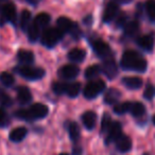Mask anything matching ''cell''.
<instances>
[{"label": "cell", "instance_id": "obj_1", "mask_svg": "<svg viewBox=\"0 0 155 155\" xmlns=\"http://www.w3.org/2000/svg\"><path fill=\"white\" fill-rule=\"evenodd\" d=\"M120 65L124 70H132L137 72H144L148 67L147 61L138 52L133 50H127L123 53Z\"/></svg>", "mask_w": 155, "mask_h": 155}, {"label": "cell", "instance_id": "obj_2", "mask_svg": "<svg viewBox=\"0 0 155 155\" xmlns=\"http://www.w3.org/2000/svg\"><path fill=\"white\" fill-rule=\"evenodd\" d=\"M48 115V107L43 103H34L27 110H18L15 112V117L25 121H33L43 119Z\"/></svg>", "mask_w": 155, "mask_h": 155}, {"label": "cell", "instance_id": "obj_3", "mask_svg": "<svg viewBox=\"0 0 155 155\" xmlns=\"http://www.w3.org/2000/svg\"><path fill=\"white\" fill-rule=\"evenodd\" d=\"M15 72L21 75L24 79L29 81H36L43 79L45 75V70L39 67H32L30 65H21V66L15 67Z\"/></svg>", "mask_w": 155, "mask_h": 155}, {"label": "cell", "instance_id": "obj_4", "mask_svg": "<svg viewBox=\"0 0 155 155\" xmlns=\"http://www.w3.org/2000/svg\"><path fill=\"white\" fill-rule=\"evenodd\" d=\"M64 33L58 28H48L43 31L41 36V41L45 47L53 48L63 38Z\"/></svg>", "mask_w": 155, "mask_h": 155}, {"label": "cell", "instance_id": "obj_5", "mask_svg": "<svg viewBox=\"0 0 155 155\" xmlns=\"http://www.w3.org/2000/svg\"><path fill=\"white\" fill-rule=\"evenodd\" d=\"M105 82L103 80H101V79L91 81V82L87 83L84 91H83L84 97L86 99H95L100 94L103 93L104 89H105Z\"/></svg>", "mask_w": 155, "mask_h": 155}, {"label": "cell", "instance_id": "obj_6", "mask_svg": "<svg viewBox=\"0 0 155 155\" xmlns=\"http://www.w3.org/2000/svg\"><path fill=\"white\" fill-rule=\"evenodd\" d=\"M91 47H93L95 53L99 58H103V60L113 58L112 49L105 41H101V39H95V41H91Z\"/></svg>", "mask_w": 155, "mask_h": 155}, {"label": "cell", "instance_id": "obj_7", "mask_svg": "<svg viewBox=\"0 0 155 155\" xmlns=\"http://www.w3.org/2000/svg\"><path fill=\"white\" fill-rule=\"evenodd\" d=\"M16 20V8L13 3H7L1 9V15H0V25L3 26L7 22L15 24Z\"/></svg>", "mask_w": 155, "mask_h": 155}, {"label": "cell", "instance_id": "obj_8", "mask_svg": "<svg viewBox=\"0 0 155 155\" xmlns=\"http://www.w3.org/2000/svg\"><path fill=\"white\" fill-rule=\"evenodd\" d=\"M101 71L106 75V77L113 80L117 74H118V68H117V65L115 63V60L113 58H106L104 60L103 64L101 66Z\"/></svg>", "mask_w": 155, "mask_h": 155}, {"label": "cell", "instance_id": "obj_9", "mask_svg": "<svg viewBox=\"0 0 155 155\" xmlns=\"http://www.w3.org/2000/svg\"><path fill=\"white\" fill-rule=\"evenodd\" d=\"M79 72H80V69L78 68L75 65H71V64L64 65L58 71V77L64 79V80H72V79L78 77Z\"/></svg>", "mask_w": 155, "mask_h": 155}, {"label": "cell", "instance_id": "obj_10", "mask_svg": "<svg viewBox=\"0 0 155 155\" xmlns=\"http://www.w3.org/2000/svg\"><path fill=\"white\" fill-rule=\"evenodd\" d=\"M118 13H119L118 5L116 2H114V1L108 2L103 12V21L106 22V24L112 22L114 19H116Z\"/></svg>", "mask_w": 155, "mask_h": 155}, {"label": "cell", "instance_id": "obj_11", "mask_svg": "<svg viewBox=\"0 0 155 155\" xmlns=\"http://www.w3.org/2000/svg\"><path fill=\"white\" fill-rule=\"evenodd\" d=\"M122 135V127L119 122L112 123L110 127L107 131V136L105 138V143L110 144L112 142H115L120 136Z\"/></svg>", "mask_w": 155, "mask_h": 155}, {"label": "cell", "instance_id": "obj_12", "mask_svg": "<svg viewBox=\"0 0 155 155\" xmlns=\"http://www.w3.org/2000/svg\"><path fill=\"white\" fill-rule=\"evenodd\" d=\"M58 25V29L60 31H62L63 33H72V31L78 27V25L75 22H73L72 20H70L68 17H60L56 21Z\"/></svg>", "mask_w": 155, "mask_h": 155}, {"label": "cell", "instance_id": "obj_13", "mask_svg": "<svg viewBox=\"0 0 155 155\" xmlns=\"http://www.w3.org/2000/svg\"><path fill=\"white\" fill-rule=\"evenodd\" d=\"M115 142H116V148L119 152L127 153L132 149V140L127 135H123L122 134Z\"/></svg>", "mask_w": 155, "mask_h": 155}, {"label": "cell", "instance_id": "obj_14", "mask_svg": "<svg viewBox=\"0 0 155 155\" xmlns=\"http://www.w3.org/2000/svg\"><path fill=\"white\" fill-rule=\"evenodd\" d=\"M82 122L87 130H93L97 122V114L93 110H87L82 115Z\"/></svg>", "mask_w": 155, "mask_h": 155}, {"label": "cell", "instance_id": "obj_15", "mask_svg": "<svg viewBox=\"0 0 155 155\" xmlns=\"http://www.w3.org/2000/svg\"><path fill=\"white\" fill-rule=\"evenodd\" d=\"M137 45L144 51L150 52L154 47V38L152 35H142L137 39Z\"/></svg>", "mask_w": 155, "mask_h": 155}, {"label": "cell", "instance_id": "obj_16", "mask_svg": "<svg viewBox=\"0 0 155 155\" xmlns=\"http://www.w3.org/2000/svg\"><path fill=\"white\" fill-rule=\"evenodd\" d=\"M17 100L20 104H29L32 101V95L28 87L19 86L17 88Z\"/></svg>", "mask_w": 155, "mask_h": 155}, {"label": "cell", "instance_id": "obj_17", "mask_svg": "<svg viewBox=\"0 0 155 155\" xmlns=\"http://www.w3.org/2000/svg\"><path fill=\"white\" fill-rule=\"evenodd\" d=\"M121 93L117 88H110L106 91L105 95H104V102L108 105L115 104L120 100Z\"/></svg>", "mask_w": 155, "mask_h": 155}, {"label": "cell", "instance_id": "obj_18", "mask_svg": "<svg viewBox=\"0 0 155 155\" xmlns=\"http://www.w3.org/2000/svg\"><path fill=\"white\" fill-rule=\"evenodd\" d=\"M122 84L129 89H139L142 86V79L139 77H125L122 79Z\"/></svg>", "mask_w": 155, "mask_h": 155}, {"label": "cell", "instance_id": "obj_19", "mask_svg": "<svg viewBox=\"0 0 155 155\" xmlns=\"http://www.w3.org/2000/svg\"><path fill=\"white\" fill-rule=\"evenodd\" d=\"M27 134H28V130L25 127H16L10 133V140L13 142H20L26 138Z\"/></svg>", "mask_w": 155, "mask_h": 155}, {"label": "cell", "instance_id": "obj_20", "mask_svg": "<svg viewBox=\"0 0 155 155\" xmlns=\"http://www.w3.org/2000/svg\"><path fill=\"white\" fill-rule=\"evenodd\" d=\"M85 56H86L85 50L80 49V48H74V49H71L70 51L68 52V60L74 63L83 62Z\"/></svg>", "mask_w": 155, "mask_h": 155}, {"label": "cell", "instance_id": "obj_21", "mask_svg": "<svg viewBox=\"0 0 155 155\" xmlns=\"http://www.w3.org/2000/svg\"><path fill=\"white\" fill-rule=\"evenodd\" d=\"M50 19H51V18H50L49 14L41 13V14H38V15H37L36 17L34 18V20H33L32 22L37 27V28H39L41 31H44L46 29V27L49 25Z\"/></svg>", "mask_w": 155, "mask_h": 155}, {"label": "cell", "instance_id": "obj_22", "mask_svg": "<svg viewBox=\"0 0 155 155\" xmlns=\"http://www.w3.org/2000/svg\"><path fill=\"white\" fill-rule=\"evenodd\" d=\"M17 58L22 65H31L34 62V54L29 50H19L17 53Z\"/></svg>", "mask_w": 155, "mask_h": 155}, {"label": "cell", "instance_id": "obj_23", "mask_svg": "<svg viewBox=\"0 0 155 155\" xmlns=\"http://www.w3.org/2000/svg\"><path fill=\"white\" fill-rule=\"evenodd\" d=\"M68 133H69V137L72 140L73 142H77L78 140L80 139V135H81V131L80 127L78 125L77 122H70L68 125Z\"/></svg>", "mask_w": 155, "mask_h": 155}, {"label": "cell", "instance_id": "obj_24", "mask_svg": "<svg viewBox=\"0 0 155 155\" xmlns=\"http://www.w3.org/2000/svg\"><path fill=\"white\" fill-rule=\"evenodd\" d=\"M27 32H28L29 41H32V43H35V41H36L37 39L39 38V37H41V32H43V31H41L39 28H37V27L35 26L33 22H31V25L29 26Z\"/></svg>", "mask_w": 155, "mask_h": 155}, {"label": "cell", "instance_id": "obj_25", "mask_svg": "<svg viewBox=\"0 0 155 155\" xmlns=\"http://www.w3.org/2000/svg\"><path fill=\"white\" fill-rule=\"evenodd\" d=\"M130 113H131L134 117H136V118H140V117H142L146 114V107H144L143 104L140 103V102H134L131 105Z\"/></svg>", "mask_w": 155, "mask_h": 155}, {"label": "cell", "instance_id": "obj_26", "mask_svg": "<svg viewBox=\"0 0 155 155\" xmlns=\"http://www.w3.org/2000/svg\"><path fill=\"white\" fill-rule=\"evenodd\" d=\"M139 31V24L137 21H131L124 26V34L127 37H133Z\"/></svg>", "mask_w": 155, "mask_h": 155}, {"label": "cell", "instance_id": "obj_27", "mask_svg": "<svg viewBox=\"0 0 155 155\" xmlns=\"http://www.w3.org/2000/svg\"><path fill=\"white\" fill-rule=\"evenodd\" d=\"M101 73V66L99 65H91V66L87 67L85 70V78L87 80H94L95 78Z\"/></svg>", "mask_w": 155, "mask_h": 155}, {"label": "cell", "instance_id": "obj_28", "mask_svg": "<svg viewBox=\"0 0 155 155\" xmlns=\"http://www.w3.org/2000/svg\"><path fill=\"white\" fill-rule=\"evenodd\" d=\"M31 18L32 15L28 10H24L21 12V15H20V28L22 31H27L29 28V26L31 25Z\"/></svg>", "mask_w": 155, "mask_h": 155}, {"label": "cell", "instance_id": "obj_29", "mask_svg": "<svg viewBox=\"0 0 155 155\" xmlns=\"http://www.w3.org/2000/svg\"><path fill=\"white\" fill-rule=\"evenodd\" d=\"M80 91H81V84L78 82H74V83H69L67 84V87H66V93L67 96L70 98H75L78 97V95L80 94Z\"/></svg>", "mask_w": 155, "mask_h": 155}, {"label": "cell", "instance_id": "obj_30", "mask_svg": "<svg viewBox=\"0 0 155 155\" xmlns=\"http://www.w3.org/2000/svg\"><path fill=\"white\" fill-rule=\"evenodd\" d=\"M0 82L1 84L5 85V87H11L15 83V79L14 77L9 72H2L0 73Z\"/></svg>", "mask_w": 155, "mask_h": 155}, {"label": "cell", "instance_id": "obj_31", "mask_svg": "<svg viewBox=\"0 0 155 155\" xmlns=\"http://www.w3.org/2000/svg\"><path fill=\"white\" fill-rule=\"evenodd\" d=\"M131 105H132V103L129 101L123 102V103L116 104V105L114 106V112L116 113L117 115L127 114V113L130 112V110H131Z\"/></svg>", "mask_w": 155, "mask_h": 155}, {"label": "cell", "instance_id": "obj_32", "mask_svg": "<svg viewBox=\"0 0 155 155\" xmlns=\"http://www.w3.org/2000/svg\"><path fill=\"white\" fill-rule=\"evenodd\" d=\"M13 104V100L12 98L5 93L3 89L0 88V105L8 107V106H11Z\"/></svg>", "mask_w": 155, "mask_h": 155}, {"label": "cell", "instance_id": "obj_33", "mask_svg": "<svg viewBox=\"0 0 155 155\" xmlns=\"http://www.w3.org/2000/svg\"><path fill=\"white\" fill-rule=\"evenodd\" d=\"M146 12L149 18L154 21L155 20V0H148L146 2Z\"/></svg>", "mask_w": 155, "mask_h": 155}, {"label": "cell", "instance_id": "obj_34", "mask_svg": "<svg viewBox=\"0 0 155 155\" xmlns=\"http://www.w3.org/2000/svg\"><path fill=\"white\" fill-rule=\"evenodd\" d=\"M66 87L67 83L64 82H55L52 84V89L56 95H63V94L66 93Z\"/></svg>", "mask_w": 155, "mask_h": 155}, {"label": "cell", "instance_id": "obj_35", "mask_svg": "<svg viewBox=\"0 0 155 155\" xmlns=\"http://www.w3.org/2000/svg\"><path fill=\"white\" fill-rule=\"evenodd\" d=\"M112 125V118L108 114H104L103 118H102V122H101V131L102 133L104 132H107L108 129Z\"/></svg>", "mask_w": 155, "mask_h": 155}, {"label": "cell", "instance_id": "obj_36", "mask_svg": "<svg viewBox=\"0 0 155 155\" xmlns=\"http://www.w3.org/2000/svg\"><path fill=\"white\" fill-rule=\"evenodd\" d=\"M10 124V117L3 108H0V127H5Z\"/></svg>", "mask_w": 155, "mask_h": 155}, {"label": "cell", "instance_id": "obj_37", "mask_svg": "<svg viewBox=\"0 0 155 155\" xmlns=\"http://www.w3.org/2000/svg\"><path fill=\"white\" fill-rule=\"evenodd\" d=\"M155 95V89H154V86L152 84L149 83L148 85L146 86L144 88V93H143V97L146 98L147 100H152L153 97Z\"/></svg>", "mask_w": 155, "mask_h": 155}, {"label": "cell", "instance_id": "obj_38", "mask_svg": "<svg viewBox=\"0 0 155 155\" xmlns=\"http://www.w3.org/2000/svg\"><path fill=\"white\" fill-rule=\"evenodd\" d=\"M116 25L117 27H123L125 24V21H127V15L125 14H122V15H120L118 18H116Z\"/></svg>", "mask_w": 155, "mask_h": 155}, {"label": "cell", "instance_id": "obj_39", "mask_svg": "<svg viewBox=\"0 0 155 155\" xmlns=\"http://www.w3.org/2000/svg\"><path fill=\"white\" fill-rule=\"evenodd\" d=\"M82 148L81 147H74L72 150V155H82Z\"/></svg>", "mask_w": 155, "mask_h": 155}, {"label": "cell", "instance_id": "obj_40", "mask_svg": "<svg viewBox=\"0 0 155 155\" xmlns=\"http://www.w3.org/2000/svg\"><path fill=\"white\" fill-rule=\"evenodd\" d=\"M114 2H118V3H122V5H127V3H130L131 1H133V0H113Z\"/></svg>", "mask_w": 155, "mask_h": 155}, {"label": "cell", "instance_id": "obj_41", "mask_svg": "<svg viewBox=\"0 0 155 155\" xmlns=\"http://www.w3.org/2000/svg\"><path fill=\"white\" fill-rule=\"evenodd\" d=\"M153 123H154V125H155V115L153 116Z\"/></svg>", "mask_w": 155, "mask_h": 155}, {"label": "cell", "instance_id": "obj_42", "mask_svg": "<svg viewBox=\"0 0 155 155\" xmlns=\"http://www.w3.org/2000/svg\"><path fill=\"white\" fill-rule=\"evenodd\" d=\"M58 155H69V154H67V153H61V154H58Z\"/></svg>", "mask_w": 155, "mask_h": 155}, {"label": "cell", "instance_id": "obj_43", "mask_svg": "<svg viewBox=\"0 0 155 155\" xmlns=\"http://www.w3.org/2000/svg\"><path fill=\"white\" fill-rule=\"evenodd\" d=\"M143 155H150V154H149V153H144Z\"/></svg>", "mask_w": 155, "mask_h": 155}]
</instances>
